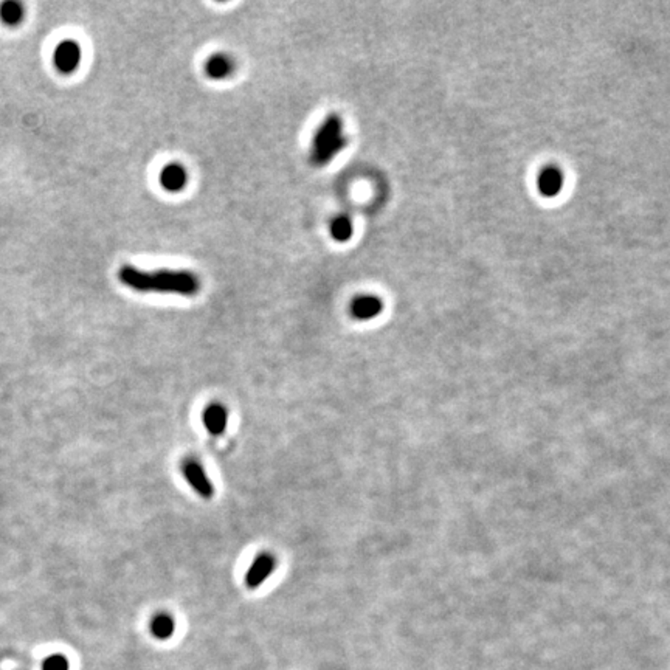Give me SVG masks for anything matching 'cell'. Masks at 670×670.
<instances>
[{
	"instance_id": "obj_1",
	"label": "cell",
	"mask_w": 670,
	"mask_h": 670,
	"mask_svg": "<svg viewBox=\"0 0 670 670\" xmlns=\"http://www.w3.org/2000/svg\"><path fill=\"white\" fill-rule=\"evenodd\" d=\"M119 280L124 286L142 294L157 292L192 296L200 289L196 275L186 271L144 272L132 266H123L119 272Z\"/></svg>"
},
{
	"instance_id": "obj_2",
	"label": "cell",
	"mask_w": 670,
	"mask_h": 670,
	"mask_svg": "<svg viewBox=\"0 0 670 670\" xmlns=\"http://www.w3.org/2000/svg\"><path fill=\"white\" fill-rule=\"evenodd\" d=\"M342 124L340 116L330 115L317 130L312 144V155H310V162L315 167L328 165L344 148L347 138L343 137Z\"/></svg>"
},
{
	"instance_id": "obj_3",
	"label": "cell",
	"mask_w": 670,
	"mask_h": 670,
	"mask_svg": "<svg viewBox=\"0 0 670 670\" xmlns=\"http://www.w3.org/2000/svg\"><path fill=\"white\" fill-rule=\"evenodd\" d=\"M82 58L81 45L73 39L62 40L54 48L53 64L61 75H72L78 70Z\"/></svg>"
},
{
	"instance_id": "obj_4",
	"label": "cell",
	"mask_w": 670,
	"mask_h": 670,
	"mask_svg": "<svg viewBox=\"0 0 670 670\" xmlns=\"http://www.w3.org/2000/svg\"><path fill=\"white\" fill-rule=\"evenodd\" d=\"M182 473L185 476V480L188 481V485L192 487V490L202 496L204 500H211L214 496V486L211 480L206 475L204 466L200 462L195 459H188L182 464Z\"/></svg>"
},
{
	"instance_id": "obj_5",
	"label": "cell",
	"mask_w": 670,
	"mask_h": 670,
	"mask_svg": "<svg viewBox=\"0 0 670 670\" xmlns=\"http://www.w3.org/2000/svg\"><path fill=\"white\" fill-rule=\"evenodd\" d=\"M276 570V557L271 552H261L257 556L250 568L245 572V586L250 590H257L271 577Z\"/></svg>"
},
{
	"instance_id": "obj_6",
	"label": "cell",
	"mask_w": 670,
	"mask_h": 670,
	"mask_svg": "<svg viewBox=\"0 0 670 670\" xmlns=\"http://www.w3.org/2000/svg\"><path fill=\"white\" fill-rule=\"evenodd\" d=\"M204 425L213 436H220L229 425V410L222 404H211L204 411Z\"/></svg>"
},
{
	"instance_id": "obj_7",
	"label": "cell",
	"mask_w": 670,
	"mask_h": 670,
	"mask_svg": "<svg viewBox=\"0 0 670 670\" xmlns=\"http://www.w3.org/2000/svg\"><path fill=\"white\" fill-rule=\"evenodd\" d=\"M383 303L379 296L362 295L351 303V315L356 320H371L382 312Z\"/></svg>"
},
{
	"instance_id": "obj_8",
	"label": "cell",
	"mask_w": 670,
	"mask_h": 670,
	"mask_svg": "<svg viewBox=\"0 0 670 670\" xmlns=\"http://www.w3.org/2000/svg\"><path fill=\"white\" fill-rule=\"evenodd\" d=\"M563 183H565V176L562 169L557 167L545 168L540 172V176H538V181H537L538 191H540L545 197H554L557 195H561L563 190Z\"/></svg>"
},
{
	"instance_id": "obj_9",
	"label": "cell",
	"mask_w": 670,
	"mask_h": 670,
	"mask_svg": "<svg viewBox=\"0 0 670 670\" xmlns=\"http://www.w3.org/2000/svg\"><path fill=\"white\" fill-rule=\"evenodd\" d=\"M188 182V174L181 165H168L160 172V183L167 191H181Z\"/></svg>"
},
{
	"instance_id": "obj_10",
	"label": "cell",
	"mask_w": 670,
	"mask_h": 670,
	"mask_svg": "<svg viewBox=\"0 0 670 670\" xmlns=\"http://www.w3.org/2000/svg\"><path fill=\"white\" fill-rule=\"evenodd\" d=\"M176 632V620L168 613H158L155 616L151 619V633L153 637L167 641L169 639L172 634Z\"/></svg>"
},
{
	"instance_id": "obj_11",
	"label": "cell",
	"mask_w": 670,
	"mask_h": 670,
	"mask_svg": "<svg viewBox=\"0 0 670 670\" xmlns=\"http://www.w3.org/2000/svg\"><path fill=\"white\" fill-rule=\"evenodd\" d=\"M233 70V62L227 54H214L205 64V72L213 79L227 78Z\"/></svg>"
},
{
	"instance_id": "obj_12",
	"label": "cell",
	"mask_w": 670,
	"mask_h": 670,
	"mask_svg": "<svg viewBox=\"0 0 670 670\" xmlns=\"http://www.w3.org/2000/svg\"><path fill=\"white\" fill-rule=\"evenodd\" d=\"M24 19L25 8L20 2L8 0V2H3L0 5V20H2L6 26H17L22 24Z\"/></svg>"
},
{
	"instance_id": "obj_13",
	"label": "cell",
	"mask_w": 670,
	"mask_h": 670,
	"mask_svg": "<svg viewBox=\"0 0 670 670\" xmlns=\"http://www.w3.org/2000/svg\"><path fill=\"white\" fill-rule=\"evenodd\" d=\"M330 234L338 243H347L352 236V224L351 219L347 216H338L330 224Z\"/></svg>"
},
{
	"instance_id": "obj_14",
	"label": "cell",
	"mask_w": 670,
	"mask_h": 670,
	"mask_svg": "<svg viewBox=\"0 0 670 670\" xmlns=\"http://www.w3.org/2000/svg\"><path fill=\"white\" fill-rule=\"evenodd\" d=\"M68 669H70V666H68V661L66 656L58 655V653L48 656L43 664V670H68Z\"/></svg>"
}]
</instances>
